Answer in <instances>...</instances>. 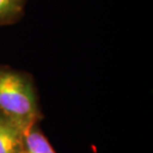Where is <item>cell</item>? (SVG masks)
Listing matches in <instances>:
<instances>
[{
    "label": "cell",
    "mask_w": 153,
    "mask_h": 153,
    "mask_svg": "<svg viewBox=\"0 0 153 153\" xmlns=\"http://www.w3.org/2000/svg\"><path fill=\"white\" fill-rule=\"evenodd\" d=\"M26 128L0 111V153H22Z\"/></svg>",
    "instance_id": "2"
},
{
    "label": "cell",
    "mask_w": 153,
    "mask_h": 153,
    "mask_svg": "<svg viewBox=\"0 0 153 153\" xmlns=\"http://www.w3.org/2000/svg\"><path fill=\"white\" fill-rule=\"evenodd\" d=\"M0 111L26 129L44 118L31 74L0 66Z\"/></svg>",
    "instance_id": "1"
},
{
    "label": "cell",
    "mask_w": 153,
    "mask_h": 153,
    "mask_svg": "<svg viewBox=\"0 0 153 153\" xmlns=\"http://www.w3.org/2000/svg\"><path fill=\"white\" fill-rule=\"evenodd\" d=\"M22 153H57L40 126V122L31 124L25 130Z\"/></svg>",
    "instance_id": "3"
},
{
    "label": "cell",
    "mask_w": 153,
    "mask_h": 153,
    "mask_svg": "<svg viewBox=\"0 0 153 153\" xmlns=\"http://www.w3.org/2000/svg\"><path fill=\"white\" fill-rule=\"evenodd\" d=\"M28 0H0V26L12 25L24 15Z\"/></svg>",
    "instance_id": "4"
}]
</instances>
